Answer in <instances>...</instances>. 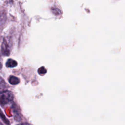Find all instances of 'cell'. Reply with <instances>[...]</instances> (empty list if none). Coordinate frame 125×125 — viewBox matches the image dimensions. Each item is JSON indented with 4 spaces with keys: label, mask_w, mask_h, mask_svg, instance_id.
Here are the masks:
<instances>
[{
    "label": "cell",
    "mask_w": 125,
    "mask_h": 125,
    "mask_svg": "<svg viewBox=\"0 0 125 125\" xmlns=\"http://www.w3.org/2000/svg\"><path fill=\"white\" fill-rule=\"evenodd\" d=\"M13 100V94L12 92L5 90L0 92V104L4 105Z\"/></svg>",
    "instance_id": "6da1fadb"
},
{
    "label": "cell",
    "mask_w": 125,
    "mask_h": 125,
    "mask_svg": "<svg viewBox=\"0 0 125 125\" xmlns=\"http://www.w3.org/2000/svg\"><path fill=\"white\" fill-rule=\"evenodd\" d=\"M10 40L8 38H3L1 44V52L5 56H9L11 49V43Z\"/></svg>",
    "instance_id": "7a4b0ae2"
},
{
    "label": "cell",
    "mask_w": 125,
    "mask_h": 125,
    "mask_svg": "<svg viewBox=\"0 0 125 125\" xmlns=\"http://www.w3.org/2000/svg\"><path fill=\"white\" fill-rule=\"evenodd\" d=\"M8 81L9 83L12 85H16L20 83V80L16 77L14 76H11L8 78Z\"/></svg>",
    "instance_id": "3957f363"
},
{
    "label": "cell",
    "mask_w": 125,
    "mask_h": 125,
    "mask_svg": "<svg viewBox=\"0 0 125 125\" xmlns=\"http://www.w3.org/2000/svg\"><path fill=\"white\" fill-rule=\"evenodd\" d=\"M17 65V62L12 59H8L6 63V66L7 67H14Z\"/></svg>",
    "instance_id": "277c9868"
},
{
    "label": "cell",
    "mask_w": 125,
    "mask_h": 125,
    "mask_svg": "<svg viewBox=\"0 0 125 125\" xmlns=\"http://www.w3.org/2000/svg\"><path fill=\"white\" fill-rule=\"evenodd\" d=\"M6 84L4 80L0 76V92L6 90Z\"/></svg>",
    "instance_id": "5b68a950"
},
{
    "label": "cell",
    "mask_w": 125,
    "mask_h": 125,
    "mask_svg": "<svg viewBox=\"0 0 125 125\" xmlns=\"http://www.w3.org/2000/svg\"><path fill=\"white\" fill-rule=\"evenodd\" d=\"M6 19V14L4 11H0V25L4 23Z\"/></svg>",
    "instance_id": "8992f818"
},
{
    "label": "cell",
    "mask_w": 125,
    "mask_h": 125,
    "mask_svg": "<svg viewBox=\"0 0 125 125\" xmlns=\"http://www.w3.org/2000/svg\"><path fill=\"white\" fill-rule=\"evenodd\" d=\"M0 118L2 119V120H3V121L7 125H10V123L9 122V121L6 119V118L5 117V115H4V114L2 113V111L0 109Z\"/></svg>",
    "instance_id": "52a82bcc"
},
{
    "label": "cell",
    "mask_w": 125,
    "mask_h": 125,
    "mask_svg": "<svg viewBox=\"0 0 125 125\" xmlns=\"http://www.w3.org/2000/svg\"><path fill=\"white\" fill-rule=\"evenodd\" d=\"M38 73L41 75H43L46 73V69L43 66H42L38 69Z\"/></svg>",
    "instance_id": "ba28073f"
},
{
    "label": "cell",
    "mask_w": 125,
    "mask_h": 125,
    "mask_svg": "<svg viewBox=\"0 0 125 125\" xmlns=\"http://www.w3.org/2000/svg\"><path fill=\"white\" fill-rule=\"evenodd\" d=\"M18 125H30L29 124L27 123H22V124H19Z\"/></svg>",
    "instance_id": "9c48e42d"
},
{
    "label": "cell",
    "mask_w": 125,
    "mask_h": 125,
    "mask_svg": "<svg viewBox=\"0 0 125 125\" xmlns=\"http://www.w3.org/2000/svg\"><path fill=\"white\" fill-rule=\"evenodd\" d=\"M2 67V63L1 62L0 60V70L1 69Z\"/></svg>",
    "instance_id": "30bf717a"
},
{
    "label": "cell",
    "mask_w": 125,
    "mask_h": 125,
    "mask_svg": "<svg viewBox=\"0 0 125 125\" xmlns=\"http://www.w3.org/2000/svg\"><path fill=\"white\" fill-rule=\"evenodd\" d=\"M0 125H4L3 124H2L0 122Z\"/></svg>",
    "instance_id": "8fae6325"
}]
</instances>
